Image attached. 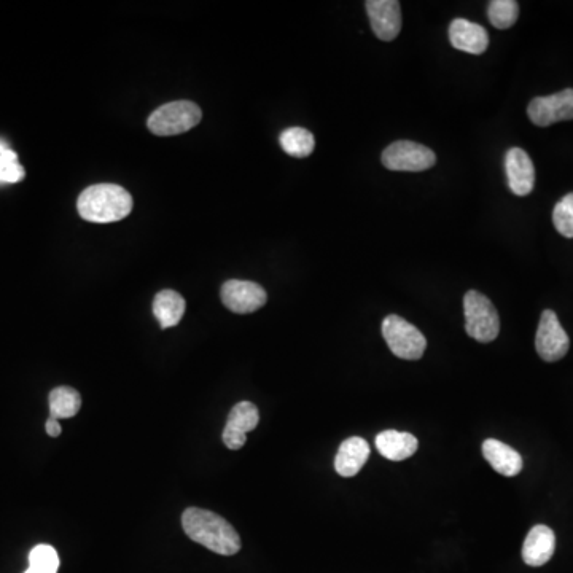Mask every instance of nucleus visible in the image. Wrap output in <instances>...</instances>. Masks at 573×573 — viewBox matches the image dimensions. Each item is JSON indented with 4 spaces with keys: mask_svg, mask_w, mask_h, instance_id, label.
Segmentation results:
<instances>
[{
    "mask_svg": "<svg viewBox=\"0 0 573 573\" xmlns=\"http://www.w3.org/2000/svg\"><path fill=\"white\" fill-rule=\"evenodd\" d=\"M185 300L176 290H161L153 300V314L161 328L176 327L185 314Z\"/></svg>",
    "mask_w": 573,
    "mask_h": 573,
    "instance_id": "17",
    "label": "nucleus"
},
{
    "mask_svg": "<svg viewBox=\"0 0 573 573\" xmlns=\"http://www.w3.org/2000/svg\"><path fill=\"white\" fill-rule=\"evenodd\" d=\"M556 535L550 527L538 524L527 534L523 545V561L527 566L542 567L553 558Z\"/></svg>",
    "mask_w": 573,
    "mask_h": 573,
    "instance_id": "13",
    "label": "nucleus"
},
{
    "mask_svg": "<svg viewBox=\"0 0 573 573\" xmlns=\"http://www.w3.org/2000/svg\"><path fill=\"white\" fill-rule=\"evenodd\" d=\"M381 161L390 171L422 172L435 166L437 155L425 145L397 141L382 152Z\"/></svg>",
    "mask_w": 573,
    "mask_h": 573,
    "instance_id": "6",
    "label": "nucleus"
},
{
    "mask_svg": "<svg viewBox=\"0 0 573 573\" xmlns=\"http://www.w3.org/2000/svg\"><path fill=\"white\" fill-rule=\"evenodd\" d=\"M26 177V171L13 150L0 153V184H18Z\"/></svg>",
    "mask_w": 573,
    "mask_h": 573,
    "instance_id": "24",
    "label": "nucleus"
},
{
    "mask_svg": "<svg viewBox=\"0 0 573 573\" xmlns=\"http://www.w3.org/2000/svg\"><path fill=\"white\" fill-rule=\"evenodd\" d=\"M203 112L191 101L169 102L150 115L147 125L155 136H177L195 128Z\"/></svg>",
    "mask_w": 573,
    "mask_h": 573,
    "instance_id": "5",
    "label": "nucleus"
},
{
    "mask_svg": "<svg viewBox=\"0 0 573 573\" xmlns=\"http://www.w3.org/2000/svg\"><path fill=\"white\" fill-rule=\"evenodd\" d=\"M508 187L516 196L531 195L535 185V168L531 156L523 149H510L505 156Z\"/></svg>",
    "mask_w": 573,
    "mask_h": 573,
    "instance_id": "11",
    "label": "nucleus"
},
{
    "mask_svg": "<svg viewBox=\"0 0 573 573\" xmlns=\"http://www.w3.org/2000/svg\"><path fill=\"white\" fill-rule=\"evenodd\" d=\"M483 456L497 473L508 476V478L519 475L523 470L524 462L521 454L511 446L505 445L502 441L494 440V438L484 441Z\"/></svg>",
    "mask_w": 573,
    "mask_h": 573,
    "instance_id": "15",
    "label": "nucleus"
},
{
    "mask_svg": "<svg viewBox=\"0 0 573 573\" xmlns=\"http://www.w3.org/2000/svg\"><path fill=\"white\" fill-rule=\"evenodd\" d=\"M553 223L561 236L573 239V193L564 196L554 206Z\"/></svg>",
    "mask_w": 573,
    "mask_h": 573,
    "instance_id": "23",
    "label": "nucleus"
},
{
    "mask_svg": "<svg viewBox=\"0 0 573 573\" xmlns=\"http://www.w3.org/2000/svg\"><path fill=\"white\" fill-rule=\"evenodd\" d=\"M282 150L295 158H306L314 152L316 139L311 131L305 128H289L282 131L279 136Z\"/></svg>",
    "mask_w": 573,
    "mask_h": 573,
    "instance_id": "20",
    "label": "nucleus"
},
{
    "mask_svg": "<svg viewBox=\"0 0 573 573\" xmlns=\"http://www.w3.org/2000/svg\"><path fill=\"white\" fill-rule=\"evenodd\" d=\"M418 438L408 432H397V430H386L376 437V448L386 459L400 462V460L410 459L418 451Z\"/></svg>",
    "mask_w": 573,
    "mask_h": 573,
    "instance_id": "16",
    "label": "nucleus"
},
{
    "mask_svg": "<svg viewBox=\"0 0 573 573\" xmlns=\"http://www.w3.org/2000/svg\"><path fill=\"white\" fill-rule=\"evenodd\" d=\"M570 340L562 328L556 312L551 309L543 311L535 336V349L545 362H558L569 352Z\"/></svg>",
    "mask_w": 573,
    "mask_h": 573,
    "instance_id": "7",
    "label": "nucleus"
},
{
    "mask_svg": "<svg viewBox=\"0 0 573 573\" xmlns=\"http://www.w3.org/2000/svg\"><path fill=\"white\" fill-rule=\"evenodd\" d=\"M381 332L390 352L398 359H422V355L427 349V340L418 328L410 324L408 320L390 314L382 322Z\"/></svg>",
    "mask_w": 573,
    "mask_h": 573,
    "instance_id": "4",
    "label": "nucleus"
},
{
    "mask_svg": "<svg viewBox=\"0 0 573 573\" xmlns=\"http://www.w3.org/2000/svg\"><path fill=\"white\" fill-rule=\"evenodd\" d=\"M185 534L222 556H233L241 550V537L227 519L203 508H187L182 515Z\"/></svg>",
    "mask_w": 573,
    "mask_h": 573,
    "instance_id": "1",
    "label": "nucleus"
},
{
    "mask_svg": "<svg viewBox=\"0 0 573 573\" xmlns=\"http://www.w3.org/2000/svg\"><path fill=\"white\" fill-rule=\"evenodd\" d=\"M370 457V446L360 437H351L341 443L335 457V470L343 478H352L362 470Z\"/></svg>",
    "mask_w": 573,
    "mask_h": 573,
    "instance_id": "14",
    "label": "nucleus"
},
{
    "mask_svg": "<svg viewBox=\"0 0 573 573\" xmlns=\"http://www.w3.org/2000/svg\"><path fill=\"white\" fill-rule=\"evenodd\" d=\"M465 330L478 343H491L500 333L499 312L483 293L470 290L464 297Z\"/></svg>",
    "mask_w": 573,
    "mask_h": 573,
    "instance_id": "3",
    "label": "nucleus"
},
{
    "mask_svg": "<svg viewBox=\"0 0 573 573\" xmlns=\"http://www.w3.org/2000/svg\"><path fill=\"white\" fill-rule=\"evenodd\" d=\"M223 305L236 314H250L263 308L268 301V295L262 285L249 281H228L223 284L222 292Z\"/></svg>",
    "mask_w": 573,
    "mask_h": 573,
    "instance_id": "9",
    "label": "nucleus"
},
{
    "mask_svg": "<svg viewBox=\"0 0 573 573\" xmlns=\"http://www.w3.org/2000/svg\"><path fill=\"white\" fill-rule=\"evenodd\" d=\"M519 16V4L515 0H492L488 5V18L497 29H510Z\"/></svg>",
    "mask_w": 573,
    "mask_h": 573,
    "instance_id": "21",
    "label": "nucleus"
},
{
    "mask_svg": "<svg viewBox=\"0 0 573 573\" xmlns=\"http://www.w3.org/2000/svg\"><path fill=\"white\" fill-rule=\"evenodd\" d=\"M82 408V395L72 387H56L50 394V418L71 419Z\"/></svg>",
    "mask_w": 573,
    "mask_h": 573,
    "instance_id": "19",
    "label": "nucleus"
},
{
    "mask_svg": "<svg viewBox=\"0 0 573 573\" xmlns=\"http://www.w3.org/2000/svg\"><path fill=\"white\" fill-rule=\"evenodd\" d=\"M449 42L456 50L470 55H483L489 47L488 31L480 24L457 18L449 26Z\"/></svg>",
    "mask_w": 573,
    "mask_h": 573,
    "instance_id": "12",
    "label": "nucleus"
},
{
    "mask_svg": "<svg viewBox=\"0 0 573 573\" xmlns=\"http://www.w3.org/2000/svg\"><path fill=\"white\" fill-rule=\"evenodd\" d=\"M58 551L50 545H37L29 554V567L24 573H58Z\"/></svg>",
    "mask_w": 573,
    "mask_h": 573,
    "instance_id": "22",
    "label": "nucleus"
},
{
    "mask_svg": "<svg viewBox=\"0 0 573 573\" xmlns=\"http://www.w3.org/2000/svg\"><path fill=\"white\" fill-rule=\"evenodd\" d=\"M527 115L535 126L554 125L559 121L573 120V88L559 91L551 96L532 99Z\"/></svg>",
    "mask_w": 573,
    "mask_h": 573,
    "instance_id": "8",
    "label": "nucleus"
},
{
    "mask_svg": "<svg viewBox=\"0 0 573 573\" xmlns=\"http://www.w3.org/2000/svg\"><path fill=\"white\" fill-rule=\"evenodd\" d=\"M258 422H260V413H258L257 406L254 403L241 402L234 405L233 410L228 414L227 425L223 432L247 437V433L257 429Z\"/></svg>",
    "mask_w": 573,
    "mask_h": 573,
    "instance_id": "18",
    "label": "nucleus"
},
{
    "mask_svg": "<svg viewBox=\"0 0 573 573\" xmlns=\"http://www.w3.org/2000/svg\"><path fill=\"white\" fill-rule=\"evenodd\" d=\"M368 16H370L371 29L378 39L384 42L397 39L402 31V8L398 0H368Z\"/></svg>",
    "mask_w": 573,
    "mask_h": 573,
    "instance_id": "10",
    "label": "nucleus"
},
{
    "mask_svg": "<svg viewBox=\"0 0 573 573\" xmlns=\"http://www.w3.org/2000/svg\"><path fill=\"white\" fill-rule=\"evenodd\" d=\"M45 430H47L48 435L53 438L59 437L61 432H63L61 425H59L58 419L55 418L48 419L47 424H45Z\"/></svg>",
    "mask_w": 573,
    "mask_h": 573,
    "instance_id": "25",
    "label": "nucleus"
},
{
    "mask_svg": "<svg viewBox=\"0 0 573 573\" xmlns=\"http://www.w3.org/2000/svg\"><path fill=\"white\" fill-rule=\"evenodd\" d=\"M77 209L86 222H120L133 211V198L120 185H91L78 198Z\"/></svg>",
    "mask_w": 573,
    "mask_h": 573,
    "instance_id": "2",
    "label": "nucleus"
}]
</instances>
